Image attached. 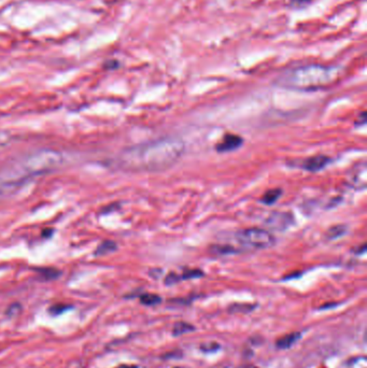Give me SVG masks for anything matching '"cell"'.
Instances as JSON below:
<instances>
[{
	"mask_svg": "<svg viewBox=\"0 0 367 368\" xmlns=\"http://www.w3.org/2000/svg\"><path fill=\"white\" fill-rule=\"evenodd\" d=\"M236 239L241 247L250 250H263L272 248L276 243L273 234L263 228H247L236 234Z\"/></svg>",
	"mask_w": 367,
	"mask_h": 368,
	"instance_id": "obj_4",
	"label": "cell"
},
{
	"mask_svg": "<svg viewBox=\"0 0 367 368\" xmlns=\"http://www.w3.org/2000/svg\"><path fill=\"white\" fill-rule=\"evenodd\" d=\"M115 249H117L115 242L105 241L98 247V249L96 251V255H103V254H107L109 252H113Z\"/></svg>",
	"mask_w": 367,
	"mask_h": 368,
	"instance_id": "obj_15",
	"label": "cell"
},
{
	"mask_svg": "<svg viewBox=\"0 0 367 368\" xmlns=\"http://www.w3.org/2000/svg\"><path fill=\"white\" fill-rule=\"evenodd\" d=\"M346 233H347L346 226H342V225L333 226V227H331V228L327 230L326 237H327L330 240H335V239H338V238L342 237Z\"/></svg>",
	"mask_w": 367,
	"mask_h": 368,
	"instance_id": "obj_12",
	"label": "cell"
},
{
	"mask_svg": "<svg viewBox=\"0 0 367 368\" xmlns=\"http://www.w3.org/2000/svg\"><path fill=\"white\" fill-rule=\"evenodd\" d=\"M237 368H258V367H255L254 365H251V364H243V365L238 366Z\"/></svg>",
	"mask_w": 367,
	"mask_h": 368,
	"instance_id": "obj_21",
	"label": "cell"
},
{
	"mask_svg": "<svg viewBox=\"0 0 367 368\" xmlns=\"http://www.w3.org/2000/svg\"><path fill=\"white\" fill-rule=\"evenodd\" d=\"M342 368H367V360L365 356H355L347 360Z\"/></svg>",
	"mask_w": 367,
	"mask_h": 368,
	"instance_id": "obj_11",
	"label": "cell"
},
{
	"mask_svg": "<svg viewBox=\"0 0 367 368\" xmlns=\"http://www.w3.org/2000/svg\"><path fill=\"white\" fill-rule=\"evenodd\" d=\"M338 75L335 67L307 65L287 71L280 78L282 86L300 91H314L330 85Z\"/></svg>",
	"mask_w": 367,
	"mask_h": 368,
	"instance_id": "obj_3",
	"label": "cell"
},
{
	"mask_svg": "<svg viewBox=\"0 0 367 368\" xmlns=\"http://www.w3.org/2000/svg\"><path fill=\"white\" fill-rule=\"evenodd\" d=\"M210 251L213 254H217V255H230V254H238L240 252L239 249H236L230 244L211 245Z\"/></svg>",
	"mask_w": 367,
	"mask_h": 368,
	"instance_id": "obj_9",
	"label": "cell"
},
{
	"mask_svg": "<svg viewBox=\"0 0 367 368\" xmlns=\"http://www.w3.org/2000/svg\"><path fill=\"white\" fill-rule=\"evenodd\" d=\"M217 349H219V345L217 344V343H213V344H210V347L208 348L207 347V345L206 344H204V345H202V350H204V351H206V352H209V351H211V350H217Z\"/></svg>",
	"mask_w": 367,
	"mask_h": 368,
	"instance_id": "obj_20",
	"label": "cell"
},
{
	"mask_svg": "<svg viewBox=\"0 0 367 368\" xmlns=\"http://www.w3.org/2000/svg\"><path fill=\"white\" fill-rule=\"evenodd\" d=\"M194 330H195L194 326L188 324V323H186V322H178V323H176L173 328H172V334L175 336H180V335H182V334L192 332Z\"/></svg>",
	"mask_w": 367,
	"mask_h": 368,
	"instance_id": "obj_13",
	"label": "cell"
},
{
	"mask_svg": "<svg viewBox=\"0 0 367 368\" xmlns=\"http://www.w3.org/2000/svg\"><path fill=\"white\" fill-rule=\"evenodd\" d=\"M140 302L146 306H155L162 302V298L157 294H143L140 296Z\"/></svg>",
	"mask_w": 367,
	"mask_h": 368,
	"instance_id": "obj_14",
	"label": "cell"
},
{
	"mask_svg": "<svg viewBox=\"0 0 367 368\" xmlns=\"http://www.w3.org/2000/svg\"><path fill=\"white\" fill-rule=\"evenodd\" d=\"M300 337L299 333H291L287 334V335L281 337L277 340L276 345L277 348L279 349H288L291 348L292 345L296 342V340H298V338Z\"/></svg>",
	"mask_w": 367,
	"mask_h": 368,
	"instance_id": "obj_8",
	"label": "cell"
},
{
	"mask_svg": "<svg viewBox=\"0 0 367 368\" xmlns=\"http://www.w3.org/2000/svg\"><path fill=\"white\" fill-rule=\"evenodd\" d=\"M205 274L200 269H186L181 276H179L180 280H188V279H196L203 277Z\"/></svg>",
	"mask_w": 367,
	"mask_h": 368,
	"instance_id": "obj_16",
	"label": "cell"
},
{
	"mask_svg": "<svg viewBox=\"0 0 367 368\" xmlns=\"http://www.w3.org/2000/svg\"><path fill=\"white\" fill-rule=\"evenodd\" d=\"M69 309V306H66V305H55L53 307L50 308V314L52 316H60L61 314H63V312H65L66 310Z\"/></svg>",
	"mask_w": 367,
	"mask_h": 368,
	"instance_id": "obj_18",
	"label": "cell"
},
{
	"mask_svg": "<svg viewBox=\"0 0 367 368\" xmlns=\"http://www.w3.org/2000/svg\"><path fill=\"white\" fill-rule=\"evenodd\" d=\"M311 3V0H291V6L294 8H303Z\"/></svg>",
	"mask_w": 367,
	"mask_h": 368,
	"instance_id": "obj_19",
	"label": "cell"
},
{
	"mask_svg": "<svg viewBox=\"0 0 367 368\" xmlns=\"http://www.w3.org/2000/svg\"><path fill=\"white\" fill-rule=\"evenodd\" d=\"M117 368H138L136 365H120Z\"/></svg>",
	"mask_w": 367,
	"mask_h": 368,
	"instance_id": "obj_22",
	"label": "cell"
},
{
	"mask_svg": "<svg viewBox=\"0 0 367 368\" xmlns=\"http://www.w3.org/2000/svg\"><path fill=\"white\" fill-rule=\"evenodd\" d=\"M331 162L332 160L329 158V156L316 155L313 156V158H309L303 161V163L300 164V168H303L304 170L310 172H318L323 170Z\"/></svg>",
	"mask_w": 367,
	"mask_h": 368,
	"instance_id": "obj_6",
	"label": "cell"
},
{
	"mask_svg": "<svg viewBox=\"0 0 367 368\" xmlns=\"http://www.w3.org/2000/svg\"><path fill=\"white\" fill-rule=\"evenodd\" d=\"M281 194H282V191L280 188L269 189V191H267L261 198V203H263L264 205H267V206H271V205L275 204L278 199H279Z\"/></svg>",
	"mask_w": 367,
	"mask_h": 368,
	"instance_id": "obj_10",
	"label": "cell"
},
{
	"mask_svg": "<svg viewBox=\"0 0 367 368\" xmlns=\"http://www.w3.org/2000/svg\"><path fill=\"white\" fill-rule=\"evenodd\" d=\"M184 149V143L179 139L162 138L125 150L119 161L122 168L126 170L160 172L176 165Z\"/></svg>",
	"mask_w": 367,
	"mask_h": 368,
	"instance_id": "obj_1",
	"label": "cell"
},
{
	"mask_svg": "<svg viewBox=\"0 0 367 368\" xmlns=\"http://www.w3.org/2000/svg\"><path fill=\"white\" fill-rule=\"evenodd\" d=\"M242 143H243V139L240 136L235 135V133H226V135L222 138V140L216 146V150L219 153L235 151L242 146Z\"/></svg>",
	"mask_w": 367,
	"mask_h": 368,
	"instance_id": "obj_7",
	"label": "cell"
},
{
	"mask_svg": "<svg viewBox=\"0 0 367 368\" xmlns=\"http://www.w3.org/2000/svg\"><path fill=\"white\" fill-rule=\"evenodd\" d=\"M294 223V219L290 214L274 212L266 220V225L275 230H285Z\"/></svg>",
	"mask_w": 367,
	"mask_h": 368,
	"instance_id": "obj_5",
	"label": "cell"
},
{
	"mask_svg": "<svg viewBox=\"0 0 367 368\" xmlns=\"http://www.w3.org/2000/svg\"><path fill=\"white\" fill-rule=\"evenodd\" d=\"M62 163L61 153L50 150L38 151L5 166L0 171V180L10 184L16 183L29 177L52 171Z\"/></svg>",
	"mask_w": 367,
	"mask_h": 368,
	"instance_id": "obj_2",
	"label": "cell"
},
{
	"mask_svg": "<svg viewBox=\"0 0 367 368\" xmlns=\"http://www.w3.org/2000/svg\"><path fill=\"white\" fill-rule=\"evenodd\" d=\"M254 309L253 305H246V304H235L229 307L230 312H249Z\"/></svg>",
	"mask_w": 367,
	"mask_h": 368,
	"instance_id": "obj_17",
	"label": "cell"
}]
</instances>
